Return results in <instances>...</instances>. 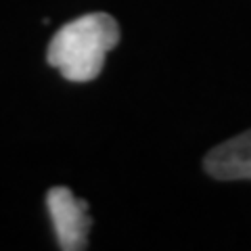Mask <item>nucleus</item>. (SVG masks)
<instances>
[{
	"label": "nucleus",
	"instance_id": "7ed1b4c3",
	"mask_svg": "<svg viewBox=\"0 0 251 251\" xmlns=\"http://www.w3.org/2000/svg\"><path fill=\"white\" fill-rule=\"evenodd\" d=\"M203 168L216 180H251V130L211 149Z\"/></svg>",
	"mask_w": 251,
	"mask_h": 251
},
{
	"label": "nucleus",
	"instance_id": "f257e3e1",
	"mask_svg": "<svg viewBox=\"0 0 251 251\" xmlns=\"http://www.w3.org/2000/svg\"><path fill=\"white\" fill-rule=\"evenodd\" d=\"M117 42L120 25L111 15L88 13L65 23L52 36L46 61L69 82H90L100 75L107 52Z\"/></svg>",
	"mask_w": 251,
	"mask_h": 251
},
{
	"label": "nucleus",
	"instance_id": "f03ea898",
	"mask_svg": "<svg viewBox=\"0 0 251 251\" xmlns=\"http://www.w3.org/2000/svg\"><path fill=\"white\" fill-rule=\"evenodd\" d=\"M46 207H49L59 247L63 251L86 249L88 230L92 226L88 201L77 199L67 186H54L46 193Z\"/></svg>",
	"mask_w": 251,
	"mask_h": 251
}]
</instances>
